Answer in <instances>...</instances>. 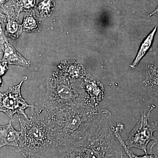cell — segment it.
<instances>
[{
    "instance_id": "cell-2",
    "label": "cell",
    "mask_w": 158,
    "mask_h": 158,
    "mask_svg": "<svg viewBox=\"0 0 158 158\" xmlns=\"http://www.w3.org/2000/svg\"><path fill=\"white\" fill-rule=\"evenodd\" d=\"M42 107L46 113L50 131L52 144L49 147L65 146L83 138L100 111L92 105L87 94L73 102L59 107Z\"/></svg>"
},
{
    "instance_id": "cell-22",
    "label": "cell",
    "mask_w": 158,
    "mask_h": 158,
    "mask_svg": "<svg viewBox=\"0 0 158 158\" xmlns=\"http://www.w3.org/2000/svg\"><path fill=\"white\" fill-rule=\"evenodd\" d=\"M26 158H31V156H28L27 157H26Z\"/></svg>"
},
{
    "instance_id": "cell-6",
    "label": "cell",
    "mask_w": 158,
    "mask_h": 158,
    "mask_svg": "<svg viewBox=\"0 0 158 158\" xmlns=\"http://www.w3.org/2000/svg\"><path fill=\"white\" fill-rule=\"evenodd\" d=\"M27 79V77H24L19 84L10 87L5 93L0 94V111L10 118H12L15 114H17L28 118L25 110L28 107H36L29 105L21 94V87Z\"/></svg>"
},
{
    "instance_id": "cell-18",
    "label": "cell",
    "mask_w": 158,
    "mask_h": 158,
    "mask_svg": "<svg viewBox=\"0 0 158 158\" xmlns=\"http://www.w3.org/2000/svg\"><path fill=\"white\" fill-rule=\"evenodd\" d=\"M150 154H153L158 156V137L157 139L153 143L152 145L150 147L149 151Z\"/></svg>"
},
{
    "instance_id": "cell-8",
    "label": "cell",
    "mask_w": 158,
    "mask_h": 158,
    "mask_svg": "<svg viewBox=\"0 0 158 158\" xmlns=\"http://www.w3.org/2000/svg\"><path fill=\"white\" fill-rule=\"evenodd\" d=\"M1 44L4 52V56L1 60V62H6L10 64L26 67H28L31 65L30 62L22 56L8 41L2 28L1 29Z\"/></svg>"
},
{
    "instance_id": "cell-17",
    "label": "cell",
    "mask_w": 158,
    "mask_h": 158,
    "mask_svg": "<svg viewBox=\"0 0 158 158\" xmlns=\"http://www.w3.org/2000/svg\"><path fill=\"white\" fill-rule=\"evenodd\" d=\"M35 0H21L20 6L21 10H27L34 7Z\"/></svg>"
},
{
    "instance_id": "cell-7",
    "label": "cell",
    "mask_w": 158,
    "mask_h": 158,
    "mask_svg": "<svg viewBox=\"0 0 158 158\" xmlns=\"http://www.w3.org/2000/svg\"><path fill=\"white\" fill-rule=\"evenodd\" d=\"M82 86L88 94L91 104L95 107L105 98V92L104 85L90 74L85 77L82 82Z\"/></svg>"
},
{
    "instance_id": "cell-10",
    "label": "cell",
    "mask_w": 158,
    "mask_h": 158,
    "mask_svg": "<svg viewBox=\"0 0 158 158\" xmlns=\"http://www.w3.org/2000/svg\"><path fill=\"white\" fill-rule=\"evenodd\" d=\"M20 131H16L9 121L8 124L0 127V147L14 146L18 148Z\"/></svg>"
},
{
    "instance_id": "cell-20",
    "label": "cell",
    "mask_w": 158,
    "mask_h": 158,
    "mask_svg": "<svg viewBox=\"0 0 158 158\" xmlns=\"http://www.w3.org/2000/svg\"><path fill=\"white\" fill-rule=\"evenodd\" d=\"M157 12H158V6H157V8L155 9V10L153 11H152L151 13L149 14L148 16V17H151V16H152L153 15L155 14L156 13H157Z\"/></svg>"
},
{
    "instance_id": "cell-12",
    "label": "cell",
    "mask_w": 158,
    "mask_h": 158,
    "mask_svg": "<svg viewBox=\"0 0 158 158\" xmlns=\"http://www.w3.org/2000/svg\"><path fill=\"white\" fill-rule=\"evenodd\" d=\"M157 30V27L156 26L148 35L145 37L141 42L137 55L132 63L130 65V68L135 69L138 66L141 59L145 56L148 52L152 45Z\"/></svg>"
},
{
    "instance_id": "cell-16",
    "label": "cell",
    "mask_w": 158,
    "mask_h": 158,
    "mask_svg": "<svg viewBox=\"0 0 158 158\" xmlns=\"http://www.w3.org/2000/svg\"><path fill=\"white\" fill-rule=\"evenodd\" d=\"M40 21L33 16H27L24 19L23 30L26 32H34L39 28Z\"/></svg>"
},
{
    "instance_id": "cell-9",
    "label": "cell",
    "mask_w": 158,
    "mask_h": 158,
    "mask_svg": "<svg viewBox=\"0 0 158 158\" xmlns=\"http://www.w3.org/2000/svg\"><path fill=\"white\" fill-rule=\"evenodd\" d=\"M59 69L60 74L72 83L82 82L87 75L83 66L77 62L63 63Z\"/></svg>"
},
{
    "instance_id": "cell-13",
    "label": "cell",
    "mask_w": 158,
    "mask_h": 158,
    "mask_svg": "<svg viewBox=\"0 0 158 158\" xmlns=\"http://www.w3.org/2000/svg\"><path fill=\"white\" fill-rule=\"evenodd\" d=\"M113 131L116 135V138L118 139L120 143H121L125 152L127 156H128L129 158H158V156L153 154H145L144 155L138 156L133 153L130 148L127 146L125 144V141H124L121 137L120 133L123 130V128L120 126L116 125L113 128Z\"/></svg>"
},
{
    "instance_id": "cell-5",
    "label": "cell",
    "mask_w": 158,
    "mask_h": 158,
    "mask_svg": "<svg viewBox=\"0 0 158 158\" xmlns=\"http://www.w3.org/2000/svg\"><path fill=\"white\" fill-rule=\"evenodd\" d=\"M154 105L150 107L148 112L141 113L140 119L137 122L135 127L129 135L125 144L129 148H136L141 150L147 154V147L150 141H156L157 137L154 136V132L158 131L157 123H150L151 113L154 109Z\"/></svg>"
},
{
    "instance_id": "cell-19",
    "label": "cell",
    "mask_w": 158,
    "mask_h": 158,
    "mask_svg": "<svg viewBox=\"0 0 158 158\" xmlns=\"http://www.w3.org/2000/svg\"><path fill=\"white\" fill-rule=\"evenodd\" d=\"M8 66L7 63L6 62H1V76H2L6 73L8 69Z\"/></svg>"
},
{
    "instance_id": "cell-14",
    "label": "cell",
    "mask_w": 158,
    "mask_h": 158,
    "mask_svg": "<svg viewBox=\"0 0 158 158\" xmlns=\"http://www.w3.org/2000/svg\"><path fill=\"white\" fill-rule=\"evenodd\" d=\"M55 6L54 0H42L37 6V10L42 17H47L52 14Z\"/></svg>"
},
{
    "instance_id": "cell-15",
    "label": "cell",
    "mask_w": 158,
    "mask_h": 158,
    "mask_svg": "<svg viewBox=\"0 0 158 158\" xmlns=\"http://www.w3.org/2000/svg\"><path fill=\"white\" fill-rule=\"evenodd\" d=\"M22 29V25H20L17 21L15 19H9L6 24V33L11 37H18L21 33Z\"/></svg>"
},
{
    "instance_id": "cell-3",
    "label": "cell",
    "mask_w": 158,
    "mask_h": 158,
    "mask_svg": "<svg viewBox=\"0 0 158 158\" xmlns=\"http://www.w3.org/2000/svg\"><path fill=\"white\" fill-rule=\"evenodd\" d=\"M20 125L18 149L25 157L43 152L52 144L46 113L42 107L35 113L24 118L17 115Z\"/></svg>"
},
{
    "instance_id": "cell-11",
    "label": "cell",
    "mask_w": 158,
    "mask_h": 158,
    "mask_svg": "<svg viewBox=\"0 0 158 158\" xmlns=\"http://www.w3.org/2000/svg\"><path fill=\"white\" fill-rule=\"evenodd\" d=\"M142 88L148 94L158 98V64L148 65L146 78Z\"/></svg>"
},
{
    "instance_id": "cell-4",
    "label": "cell",
    "mask_w": 158,
    "mask_h": 158,
    "mask_svg": "<svg viewBox=\"0 0 158 158\" xmlns=\"http://www.w3.org/2000/svg\"><path fill=\"white\" fill-rule=\"evenodd\" d=\"M76 83L66 80L59 72L54 73L49 81L42 106L47 109L59 107L73 102L87 94L82 83L79 85Z\"/></svg>"
},
{
    "instance_id": "cell-1",
    "label": "cell",
    "mask_w": 158,
    "mask_h": 158,
    "mask_svg": "<svg viewBox=\"0 0 158 158\" xmlns=\"http://www.w3.org/2000/svg\"><path fill=\"white\" fill-rule=\"evenodd\" d=\"M44 158H123L126 156L113 131L112 114L100 110L89 131L83 138L65 146L49 147Z\"/></svg>"
},
{
    "instance_id": "cell-21",
    "label": "cell",
    "mask_w": 158,
    "mask_h": 158,
    "mask_svg": "<svg viewBox=\"0 0 158 158\" xmlns=\"http://www.w3.org/2000/svg\"><path fill=\"white\" fill-rule=\"evenodd\" d=\"M6 0H1V4H3Z\"/></svg>"
}]
</instances>
